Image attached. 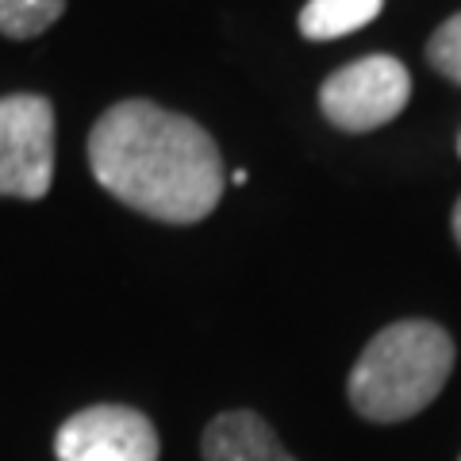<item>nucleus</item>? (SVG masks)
I'll list each match as a JSON object with an SVG mask.
<instances>
[{
	"mask_svg": "<svg viewBox=\"0 0 461 461\" xmlns=\"http://www.w3.org/2000/svg\"><path fill=\"white\" fill-rule=\"evenodd\" d=\"M66 12V0H0V35L35 39Z\"/></svg>",
	"mask_w": 461,
	"mask_h": 461,
	"instance_id": "nucleus-8",
	"label": "nucleus"
},
{
	"mask_svg": "<svg viewBox=\"0 0 461 461\" xmlns=\"http://www.w3.org/2000/svg\"><path fill=\"white\" fill-rule=\"evenodd\" d=\"M457 154H461V139H457Z\"/></svg>",
	"mask_w": 461,
	"mask_h": 461,
	"instance_id": "nucleus-11",
	"label": "nucleus"
},
{
	"mask_svg": "<svg viewBox=\"0 0 461 461\" xmlns=\"http://www.w3.org/2000/svg\"><path fill=\"white\" fill-rule=\"evenodd\" d=\"M454 239H457V247H461V200H457V208H454Z\"/></svg>",
	"mask_w": 461,
	"mask_h": 461,
	"instance_id": "nucleus-10",
	"label": "nucleus"
},
{
	"mask_svg": "<svg viewBox=\"0 0 461 461\" xmlns=\"http://www.w3.org/2000/svg\"><path fill=\"white\" fill-rule=\"evenodd\" d=\"M54 181V108L47 96H0V196L42 200Z\"/></svg>",
	"mask_w": 461,
	"mask_h": 461,
	"instance_id": "nucleus-3",
	"label": "nucleus"
},
{
	"mask_svg": "<svg viewBox=\"0 0 461 461\" xmlns=\"http://www.w3.org/2000/svg\"><path fill=\"white\" fill-rule=\"evenodd\" d=\"M454 369V339L430 320H400L373 339L350 369L346 393L362 420L400 423L442 393Z\"/></svg>",
	"mask_w": 461,
	"mask_h": 461,
	"instance_id": "nucleus-2",
	"label": "nucleus"
},
{
	"mask_svg": "<svg viewBox=\"0 0 461 461\" xmlns=\"http://www.w3.org/2000/svg\"><path fill=\"white\" fill-rule=\"evenodd\" d=\"M384 0H308L300 12V35L312 42L342 39L381 16Z\"/></svg>",
	"mask_w": 461,
	"mask_h": 461,
	"instance_id": "nucleus-7",
	"label": "nucleus"
},
{
	"mask_svg": "<svg viewBox=\"0 0 461 461\" xmlns=\"http://www.w3.org/2000/svg\"><path fill=\"white\" fill-rule=\"evenodd\" d=\"M411 96V77L400 58L393 54H369L357 62L335 69L323 89H320V108L323 115L342 131H373L384 127L388 120L408 108Z\"/></svg>",
	"mask_w": 461,
	"mask_h": 461,
	"instance_id": "nucleus-4",
	"label": "nucleus"
},
{
	"mask_svg": "<svg viewBox=\"0 0 461 461\" xmlns=\"http://www.w3.org/2000/svg\"><path fill=\"white\" fill-rule=\"evenodd\" d=\"M200 454H204V461H296L266 427L262 415L254 411L215 415L204 430Z\"/></svg>",
	"mask_w": 461,
	"mask_h": 461,
	"instance_id": "nucleus-6",
	"label": "nucleus"
},
{
	"mask_svg": "<svg viewBox=\"0 0 461 461\" xmlns=\"http://www.w3.org/2000/svg\"><path fill=\"white\" fill-rule=\"evenodd\" d=\"M89 166L104 189L150 220L196 223L223 196V158L189 115L150 100H123L96 120Z\"/></svg>",
	"mask_w": 461,
	"mask_h": 461,
	"instance_id": "nucleus-1",
	"label": "nucleus"
},
{
	"mask_svg": "<svg viewBox=\"0 0 461 461\" xmlns=\"http://www.w3.org/2000/svg\"><path fill=\"white\" fill-rule=\"evenodd\" d=\"M158 430L142 411L123 403H93L58 427V461H158Z\"/></svg>",
	"mask_w": 461,
	"mask_h": 461,
	"instance_id": "nucleus-5",
	"label": "nucleus"
},
{
	"mask_svg": "<svg viewBox=\"0 0 461 461\" xmlns=\"http://www.w3.org/2000/svg\"><path fill=\"white\" fill-rule=\"evenodd\" d=\"M427 58H430V66H435L442 77H450V81L461 85V12L450 16L435 35H430Z\"/></svg>",
	"mask_w": 461,
	"mask_h": 461,
	"instance_id": "nucleus-9",
	"label": "nucleus"
}]
</instances>
